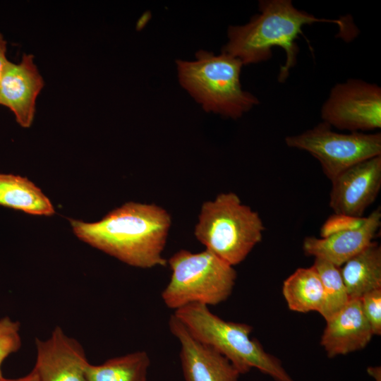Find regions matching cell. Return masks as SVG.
I'll list each match as a JSON object with an SVG mask.
<instances>
[{
  "label": "cell",
  "mask_w": 381,
  "mask_h": 381,
  "mask_svg": "<svg viewBox=\"0 0 381 381\" xmlns=\"http://www.w3.org/2000/svg\"><path fill=\"white\" fill-rule=\"evenodd\" d=\"M20 329L18 321H14L8 316L0 319V381L4 378L1 370L3 361L21 346Z\"/></svg>",
  "instance_id": "cell-20"
},
{
  "label": "cell",
  "mask_w": 381,
  "mask_h": 381,
  "mask_svg": "<svg viewBox=\"0 0 381 381\" xmlns=\"http://www.w3.org/2000/svg\"><path fill=\"white\" fill-rule=\"evenodd\" d=\"M287 146L310 153L332 181L350 167L381 155V133H340L321 122L305 132L285 138Z\"/></svg>",
  "instance_id": "cell-7"
},
{
  "label": "cell",
  "mask_w": 381,
  "mask_h": 381,
  "mask_svg": "<svg viewBox=\"0 0 381 381\" xmlns=\"http://www.w3.org/2000/svg\"><path fill=\"white\" fill-rule=\"evenodd\" d=\"M283 296L290 310L320 312L323 303L322 284L315 269L298 268L283 283Z\"/></svg>",
  "instance_id": "cell-17"
},
{
  "label": "cell",
  "mask_w": 381,
  "mask_h": 381,
  "mask_svg": "<svg viewBox=\"0 0 381 381\" xmlns=\"http://www.w3.org/2000/svg\"><path fill=\"white\" fill-rule=\"evenodd\" d=\"M260 13L243 25H231L228 42L222 52L238 59L243 65L257 64L272 57V49H284L286 61L280 67L278 80L283 83L296 64L298 47L296 40L302 35V28L317 22L337 23L341 20L318 18L297 9L290 0H263L259 2Z\"/></svg>",
  "instance_id": "cell-2"
},
{
  "label": "cell",
  "mask_w": 381,
  "mask_h": 381,
  "mask_svg": "<svg viewBox=\"0 0 381 381\" xmlns=\"http://www.w3.org/2000/svg\"><path fill=\"white\" fill-rule=\"evenodd\" d=\"M169 327L181 344L179 357L186 381H238L241 374L231 363L194 338L174 314Z\"/></svg>",
  "instance_id": "cell-12"
},
{
  "label": "cell",
  "mask_w": 381,
  "mask_h": 381,
  "mask_svg": "<svg viewBox=\"0 0 381 381\" xmlns=\"http://www.w3.org/2000/svg\"><path fill=\"white\" fill-rule=\"evenodd\" d=\"M331 182L329 207L334 213L363 217L381 188V155L350 167Z\"/></svg>",
  "instance_id": "cell-9"
},
{
  "label": "cell",
  "mask_w": 381,
  "mask_h": 381,
  "mask_svg": "<svg viewBox=\"0 0 381 381\" xmlns=\"http://www.w3.org/2000/svg\"><path fill=\"white\" fill-rule=\"evenodd\" d=\"M264 230L258 213L229 192L202 203L194 235L206 250L234 267L261 241Z\"/></svg>",
  "instance_id": "cell-5"
},
{
  "label": "cell",
  "mask_w": 381,
  "mask_h": 381,
  "mask_svg": "<svg viewBox=\"0 0 381 381\" xmlns=\"http://www.w3.org/2000/svg\"><path fill=\"white\" fill-rule=\"evenodd\" d=\"M380 224L381 210L378 207L365 217L363 224L357 228L324 238H305L303 251L308 255L326 260L339 267L373 241Z\"/></svg>",
  "instance_id": "cell-13"
},
{
  "label": "cell",
  "mask_w": 381,
  "mask_h": 381,
  "mask_svg": "<svg viewBox=\"0 0 381 381\" xmlns=\"http://www.w3.org/2000/svg\"><path fill=\"white\" fill-rule=\"evenodd\" d=\"M368 371L372 376L375 377L376 381H380V367L368 368Z\"/></svg>",
  "instance_id": "cell-25"
},
{
  "label": "cell",
  "mask_w": 381,
  "mask_h": 381,
  "mask_svg": "<svg viewBox=\"0 0 381 381\" xmlns=\"http://www.w3.org/2000/svg\"><path fill=\"white\" fill-rule=\"evenodd\" d=\"M340 272L350 299L360 298L369 291L381 289L380 246L372 241L347 260Z\"/></svg>",
  "instance_id": "cell-15"
},
{
  "label": "cell",
  "mask_w": 381,
  "mask_h": 381,
  "mask_svg": "<svg viewBox=\"0 0 381 381\" xmlns=\"http://www.w3.org/2000/svg\"><path fill=\"white\" fill-rule=\"evenodd\" d=\"M150 360L145 351H138L107 360L100 365L89 363L87 381H147Z\"/></svg>",
  "instance_id": "cell-18"
},
{
  "label": "cell",
  "mask_w": 381,
  "mask_h": 381,
  "mask_svg": "<svg viewBox=\"0 0 381 381\" xmlns=\"http://www.w3.org/2000/svg\"><path fill=\"white\" fill-rule=\"evenodd\" d=\"M363 312L373 334H381V289L373 290L360 298Z\"/></svg>",
  "instance_id": "cell-21"
},
{
  "label": "cell",
  "mask_w": 381,
  "mask_h": 381,
  "mask_svg": "<svg viewBox=\"0 0 381 381\" xmlns=\"http://www.w3.org/2000/svg\"><path fill=\"white\" fill-rule=\"evenodd\" d=\"M36 361L33 370L39 381H87L89 365L85 350L59 326L45 340L35 338Z\"/></svg>",
  "instance_id": "cell-10"
},
{
  "label": "cell",
  "mask_w": 381,
  "mask_h": 381,
  "mask_svg": "<svg viewBox=\"0 0 381 381\" xmlns=\"http://www.w3.org/2000/svg\"><path fill=\"white\" fill-rule=\"evenodd\" d=\"M7 42L0 32V83L4 66L8 60L6 57Z\"/></svg>",
  "instance_id": "cell-23"
},
{
  "label": "cell",
  "mask_w": 381,
  "mask_h": 381,
  "mask_svg": "<svg viewBox=\"0 0 381 381\" xmlns=\"http://www.w3.org/2000/svg\"><path fill=\"white\" fill-rule=\"evenodd\" d=\"M83 242L138 268L166 266L162 253L171 224L169 213L155 204L125 202L95 222L70 219Z\"/></svg>",
  "instance_id": "cell-1"
},
{
  "label": "cell",
  "mask_w": 381,
  "mask_h": 381,
  "mask_svg": "<svg viewBox=\"0 0 381 381\" xmlns=\"http://www.w3.org/2000/svg\"><path fill=\"white\" fill-rule=\"evenodd\" d=\"M0 206L25 213L52 216L55 213L50 200L26 177L0 174Z\"/></svg>",
  "instance_id": "cell-16"
},
{
  "label": "cell",
  "mask_w": 381,
  "mask_h": 381,
  "mask_svg": "<svg viewBox=\"0 0 381 381\" xmlns=\"http://www.w3.org/2000/svg\"><path fill=\"white\" fill-rule=\"evenodd\" d=\"M195 58L176 61L178 76L181 85L205 111L236 119L259 104L256 97L242 89L243 64L238 59L204 50L198 51Z\"/></svg>",
  "instance_id": "cell-4"
},
{
  "label": "cell",
  "mask_w": 381,
  "mask_h": 381,
  "mask_svg": "<svg viewBox=\"0 0 381 381\" xmlns=\"http://www.w3.org/2000/svg\"><path fill=\"white\" fill-rule=\"evenodd\" d=\"M167 264L171 275L161 296L166 306L174 310L195 303L216 306L232 293L236 270L206 249L199 253L181 249Z\"/></svg>",
  "instance_id": "cell-6"
},
{
  "label": "cell",
  "mask_w": 381,
  "mask_h": 381,
  "mask_svg": "<svg viewBox=\"0 0 381 381\" xmlns=\"http://www.w3.org/2000/svg\"><path fill=\"white\" fill-rule=\"evenodd\" d=\"M1 381H39L37 373L32 369L28 375L16 378V379H6L4 378Z\"/></svg>",
  "instance_id": "cell-24"
},
{
  "label": "cell",
  "mask_w": 381,
  "mask_h": 381,
  "mask_svg": "<svg viewBox=\"0 0 381 381\" xmlns=\"http://www.w3.org/2000/svg\"><path fill=\"white\" fill-rule=\"evenodd\" d=\"M326 322L320 344L330 358L365 348L374 335L360 298L350 299Z\"/></svg>",
  "instance_id": "cell-14"
},
{
  "label": "cell",
  "mask_w": 381,
  "mask_h": 381,
  "mask_svg": "<svg viewBox=\"0 0 381 381\" xmlns=\"http://www.w3.org/2000/svg\"><path fill=\"white\" fill-rule=\"evenodd\" d=\"M174 315L194 338L225 356L240 374L255 368L276 381H294L278 358L250 337L252 326L226 321L207 306L196 303L174 310Z\"/></svg>",
  "instance_id": "cell-3"
},
{
  "label": "cell",
  "mask_w": 381,
  "mask_h": 381,
  "mask_svg": "<svg viewBox=\"0 0 381 381\" xmlns=\"http://www.w3.org/2000/svg\"><path fill=\"white\" fill-rule=\"evenodd\" d=\"M313 267L318 273L323 287V303L319 313L327 320L341 310L350 298L339 267L319 258H315Z\"/></svg>",
  "instance_id": "cell-19"
},
{
  "label": "cell",
  "mask_w": 381,
  "mask_h": 381,
  "mask_svg": "<svg viewBox=\"0 0 381 381\" xmlns=\"http://www.w3.org/2000/svg\"><path fill=\"white\" fill-rule=\"evenodd\" d=\"M365 217H356L342 214H335L327 219L320 229L321 238L327 237L345 230L360 226Z\"/></svg>",
  "instance_id": "cell-22"
},
{
  "label": "cell",
  "mask_w": 381,
  "mask_h": 381,
  "mask_svg": "<svg viewBox=\"0 0 381 381\" xmlns=\"http://www.w3.org/2000/svg\"><path fill=\"white\" fill-rule=\"evenodd\" d=\"M322 121L351 132L381 127V88L361 80L349 79L331 90L321 108Z\"/></svg>",
  "instance_id": "cell-8"
},
{
  "label": "cell",
  "mask_w": 381,
  "mask_h": 381,
  "mask_svg": "<svg viewBox=\"0 0 381 381\" xmlns=\"http://www.w3.org/2000/svg\"><path fill=\"white\" fill-rule=\"evenodd\" d=\"M44 85L32 54H24L18 63L8 60L0 83V105L11 110L21 127L30 128L35 118L37 98Z\"/></svg>",
  "instance_id": "cell-11"
}]
</instances>
